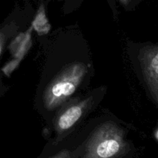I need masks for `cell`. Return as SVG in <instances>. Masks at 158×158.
Listing matches in <instances>:
<instances>
[{"instance_id": "cell-4", "label": "cell", "mask_w": 158, "mask_h": 158, "mask_svg": "<svg viewBox=\"0 0 158 158\" xmlns=\"http://www.w3.org/2000/svg\"><path fill=\"white\" fill-rule=\"evenodd\" d=\"M83 110V104L75 105L66 110L59 117L57 121L58 129L60 131H65L70 128L81 117Z\"/></svg>"}, {"instance_id": "cell-6", "label": "cell", "mask_w": 158, "mask_h": 158, "mask_svg": "<svg viewBox=\"0 0 158 158\" xmlns=\"http://www.w3.org/2000/svg\"><path fill=\"white\" fill-rule=\"evenodd\" d=\"M157 139H158V131H157Z\"/></svg>"}, {"instance_id": "cell-5", "label": "cell", "mask_w": 158, "mask_h": 158, "mask_svg": "<svg viewBox=\"0 0 158 158\" xmlns=\"http://www.w3.org/2000/svg\"><path fill=\"white\" fill-rule=\"evenodd\" d=\"M52 158H70V157H69V154L67 151H63V152L60 153V154L56 155L55 157Z\"/></svg>"}, {"instance_id": "cell-1", "label": "cell", "mask_w": 158, "mask_h": 158, "mask_svg": "<svg viewBox=\"0 0 158 158\" xmlns=\"http://www.w3.org/2000/svg\"><path fill=\"white\" fill-rule=\"evenodd\" d=\"M85 73V67L77 64L68 68L50 85L46 94V103L55 106L75 91Z\"/></svg>"}, {"instance_id": "cell-3", "label": "cell", "mask_w": 158, "mask_h": 158, "mask_svg": "<svg viewBox=\"0 0 158 158\" xmlns=\"http://www.w3.org/2000/svg\"><path fill=\"white\" fill-rule=\"evenodd\" d=\"M141 62L151 92L158 102V47L145 51L142 55Z\"/></svg>"}, {"instance_id": "cell-2", "label": "cell", "mask_w": 158, "mask_h": 158, "mask_svg": "<svg viewBox=\"0 0 158 158\" xmlns=\"http://www.w3.org/2000/svg\"><path fill=\"white\" fill-rule=\"evenodd\" d=\"M123 148L122 137L117 130H101L94 137L84 158H112Z\"/></svg>"}, {"instance_id": "cell-7", "label": "cell", "mask_w": 158, "mask_h": 158, "mask_svg": "<svg viewBox=\"0 0 158 158\" xmlns=\"http://www.w3.org/2000/svg\"><path fill=\"white\" fill-rule=\"evenodd\" d=\"M0 52H1V47H0Z\"/></svg>"}]
</instances>
